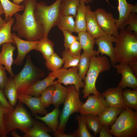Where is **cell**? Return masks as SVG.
Instances as JSON below:
<instances>
[{"instance_id": "7dc6e473", "label": "cell", "mask_w": 137, "mask_h": 137, "mask_svg": "<svg viewBox=\"0 0 137 137\" xmlns=\"http://www.w3.org/2000/svg\"><path fill=\"white\" fill-rule=\"evenodd\" d=\"M52 134L56 137H74L73 133L67 134L64 132H58L57 131L53 132Z\"/></svg>"}, {"instance_id": "9f6ffc18", "label": "cell", "mask_w": 137, "mask_h": 137, "mask_svg": "<svg viewBox=\"0 0 137 137\" xmlns=\"http://www.w3.org/2000/svg\"><path fill=\"white\" fill-rule=\"evenodd\" d=\"M0 137H2L1 131L0 129Z\"/></svg>"}, {"instance_id": "d6986e66", "label": "cell", "mask_w": 137, "mask_h": 137, "mask_svg": "<svg viewBox=\"0 0 137 137\" xmlns=\"http://www.w3.org/2000/svg\"><path fill=\"white\" fill-rule=\"evenodd\" d=\"M117 0L119 17L116 25L118 30L125 28L129 14L132 12H137V5L129 4L126 0Z\"/></svg>"}, {"instance_id": "9c48e42d", "label": "cell", "mask_w": 137, "mask_h": 137, "mask_svg": "<svg viewBox=\"0 0 137 137\" xmlns=\"http://www.w3.org/2000/svg\"><path fill=\"white\" fill-rule=\"evenodd\" d=\"M78 72L77 66L71 67L69 69L60 68L52 72L56 78L58 79V82L65 85H73L76 91L79 92L80 88L84 87L85 83L79 76Z\"/></svg>"}, {"instance_id": "f1b7e54d", "label": "cell", "mask_w": 137, "mask_h": 137, "mask_svg": "<svg viewBox=\"0 0 137 137\" xmlns=\"http://www.w3.org/2000/svg\"><path fill=\"white\" fill-rule=\"evenodd\" d=\"M54 43L48 38H43L40 40L34 49L41 52L46 60L55 53L54 49Z\"/></svg>"}, {"instance_id": "9a60e30c", "label": "cell", "mask_w": 137, "mask_h": 137, "mask_svg": "<svg viewBox=\"0 0 137 137\" xmlns=\"http://www.w3.org/2000/svg\"><path fill=\"white\" fill-rule=\"evenodd\" d=\"M56 78L52 72L46 77L36 82L21 94L39 97L42 92L47 87L58 82L57 81L54 80Z\"/></svg>"}, {"instance_id": "52a82bcc", "label": "cell", "mask_w": 137, "mask_h": 137, "mask_svg": "<svg viewBox=\"0 0 137 137\" xmlns=\"http://www.w3.org/2000/svg\"><path fill=\"white\" fill-rule=\"evenodd\" d=\"M44 75L43 72L34 65L30 55H28L23 68L18 73L14 75L13 77L18 94H21L40 80Z\"/></svg>"}, {"instance_id": "f907efd6", "label": "cell", "mask_w": 137, "mask_h": 137, "mask_svg": "<svg viewBox=\"0 0 137 137\" xmlns=\"http://www.w3.org/2000/svg\"><path fill=\"white\" fill-rule=\"evenodd\" d=\"M5 20L3 19L0 15V28H1L6 23Z\"/></svg>"}, {"instance_id": "ee69618b", "label": "cell", "mask_w": 137, "mask_h": 137, "mask_svg": "<svg viewBox=\"0 0 137 137\" xmlns=\"http://www.w3.org/2000/svg\"><path fill=\"white\" fill-rule=\"evenodd\" d=\"M6 70L4 67L0 64V88L3 91L8 80Z\"/></svg>"}, {"instance_id": "4dcf8cb0", "label": "cell", "mask_w": 137, "mask_h": 137, "mask_svg": "<svg viewBox=\"0 0 137 137\" xmlns=\"http://www.w3.org/2000/svg\"><path fill=\"white\" fill-rule=\"evenodd\" d=\"M14 22V18H11L0 28V46L7 42L15 44L11 33V27Z\"/></svg>"}, {"instance_id": "836d02e7", "label": "cell", "mask_w": 137, "mask_h": 137, "mask_svg": "<svg viewBox=\"0 0 137 137\" xmlns=\"http://www.w3.org/2000/svg\"><path fill=\"white\" fill-rule=\"evenodd\" d=\"M76 119L78 123V129L73 133L74 137H94L89 131L83 115H77Z\"/></svg>"}, {"instance_id": "c3c4849f", "label": "cell", "mask_w": 137, "mask_h": 137, "mask_svg": "<svg viewBox=\"0 0 137 137\" xmlns=\"http://www.w3.org/2000/svg\"><path fill=\"white\" fill-rule=\"evenodd\" d=\"M131 68L135 76H137V61H136L129 65H128Z\"/></svg>"}, {"instance_id": "816d5d0a", "label": "cell", "mask_w": 137, "mask_h": 137, "mask_svg": "<svg viewBox=\"0 0 137 137\" xmlns=\"http://www.w3.org/2000/svg\"><path fill=\"white\" fill-rule=\"evenodd\" d=\"M24 0H12L13 3L18 5H20V3Z\"/></svg>"}, {"instance_id": "bcb514c9", "label": "cell", "mask_w": 137, "mask_h": 137, "mask_svg": "<svg viewBox=\"0 0 137 137\" xmlns=\"http://www.w3.org/2000/svg\"><path fill=\"white\" fill-rule=\"evenodd\" d=\"M110 127L107 125L101 126L99 132L100 137H112V135L109 132Z\"/></svg>"}, {"instance_id": "60d3db41", "label": "cell", "mask_w": 137, "mask_h": 137, "mask_svg": "<svg viewBox=\"0 0 137 137\" xmlns=\"http://www.w3.org/2000/svg\"><path fill=\"white\" fill-rule=\"evenodd\" d=\"M61 31L64 36V46L65 49H68L70 46L73 42L78 41L77 37L73 35L72 33L65 30Z\"/></svg>"}, {"instance_id": "484cf974", "label": "cell", "mask_w": 137, "mask_h": 137, "mask_svg": "<svg viewBox=\"0 0 137 137\" xmlns=\"http://www.w3.org/2000/svg\"><path fill=\"white\" fill-rule=\"evenodd\" d=\"M80 0H62L60 6L61 15H72L75 17Z\"/></svg>"}, {"instance_id": "7a4b0ae2", "label": "cell", "mask_w": 137, "mask_h": 137, "mask_svg": "<svg viewBox=\"0 0 137 137\" xmlns=\"http://www.w3.org/2000/svg\"><path fill=\"white\" fill-rule=\"evenodd\" d=\"M115 62L129 65L137 61V34L125 28L116 37Z\"/></svg>"}, {"instance_id": "cb8c5ba5", "label": "cell", "mask_w": 137, "mask_h": 137, "mask_svg": "<svg viewBox=\"0 0 137 137\" xmlns=\"http://www.w3.org/2000/svg\"><path fill=\"white\" fill-rule=\"evenodd\" d=\"M51 132L46 125L38 119L35 120L33 124L30 129L24 133L23 137H51L48 133Z\"/></svg>"}, {"instance_id": "5bb4252c", "label": "cell", "mask_w": 137, "mask_h": 137, "mask_svg": "<svg viewBox=\"0 0 137 137\" xmlns=\"http://www.w3.org/2000/svg\"><path fill=\"white\" fill-rule=\"evenodd\" d=\"M114 67L116 69L117 73L122 76L121 80L118 86L123 89L126 87L133 89L137 88V77L128 64L119 63Z\"/></svg>"}, {"instance_id": "11a10c76", "label": "cell", "mask_w": 137, "mask_h": 137, "mask_svg": "<svg viewBox=\"0 0 137 137\" xmlns=\"http://www.w3.org/2000/svg\"><path fill=\"white\" fill-rule=\"evenodd\" d=\"M93 0H87V1H88V2H89V3L91 2H92ZM107 1V0H106Z\"/></svg>"}, {"instance_id": "5b68a950", "label": "cell", "mask_w": 137, "mask_h": 137, "mask_svg": "<svg viewBox=\"0 0 137 137\" xmlns=\"http://www.w3.org/2000/svg\"><path fill=\"white\" fill-rule=\"evenodd\" d=\"M61 1L56 0L49 6L43 2L35 3L34 15L36 21L43 27V38H48L50 30L56 25L60 16L59 9Z\"/></svg>"}, {"instance_id": "8fae6325", "label": "cell", "mask_w": 137, "mask_h": 137, "mask_svg": "<svg viewBox=\"0 0 137 137\" xmlns=\"http://www.w3.org/2000/svg\"><path fill=\"white\" fill-rule=\"evenodd\" d=\"M96 19L102 30L106 34L116 36L119 32L116 23L117 20L111 13L107 12L103 8H99L95 11Z\"/></svg>"}, {"instance_id": "83f0119b", "label": "cell", "mask_w": 137, "mask_h": 137, "mask_svg": "<svg viewBox=\"0 0 137 137\" xmlns=\"http://www.w3.org/2000/svg\"><path fill=\"white\" fill-rule=\"evenodd\" d=\"M68 91L67 88L63 86L61 84L57 82L55 84L52 102V104L54 105L55 108H59L60 105L63 103Z\"/></svg>"}, {"instance_id": "603a6c76", "label": "cell", "mask_w": 137, "mask_h": 137, "mask_svg": "<svg viewBox=\"0 0 137 137\" xmlns=\"http://www.w3.org/2000/svg\"><path fill=\"white\" fill-rule=\"evenodd\" d=\"M59 111V108H55L51 112L47 113L44 117L36 114L34 116L36 119L44 122L51 130V132L57 131L59 123L58 120Z\"/></svg>"}, {"instance_id": "e575fe53", "label": "cell", "mask_w": 137, "mask_h": 137, "mask_svg": "<svg viewBox=\"0 0 137 137\" xmlns=\"http://www.w3.org/2000/svg\"><path fill=\"white\" fill-rule=\"evenodd\" d=\"M83 115L88 129L93 131L95 135L98 134L101 126L98 115L93 114Z\"/></svg>"}, {"instance_id": "f546056e", "label": "cell", "mask_w": 137, "mask_h": 137, "mask_svg": "<svg viewBox=\"0 0 137 137\" xmlns=\"http://www.w3.org/2000/svg\"><path fill=\"white\" fill-rule=\"evenodd\" d=\"M3 8L5 15V20L7 22L15 13L24 9L23 5L16 4L9 0H0Z\"/></svg>"}, {"instance_id": "d6a6232c", "label": "cell", "mask_w": 137, "mask_h": 137, "mask_svg": "<svg viewBox=\"0 0 137 137\" xmlns=\"http://www.w3.org/2000/svg\"><path fill=\"white\" fill-rule=\"evenodd\" d=\"M72 15H61L56 25L61 30H65L72 33L75 32V21Z\"/></svg>"}, {"instance_id": "7bdbcfd3", "label": "cell", "mask_w": 137, "mask_h": 137, "mask_svg": "<svg viewBox=\"0 0 137 137\" xmlns=\"http://www.w3.org/2000/svg\"><path fill=\"white\" fill-rule=\"evenodd\" d=\"M71 54L75 56H80L81 47L78 41H76L72 43L68 48Z\"/></svg>"}, {"instance_id": "d590c367", "label": "cell", "mask_w": 137, "mask_h": 137, "mask_svg": "<svg viewBox=\"0 0 137 137\" xmlns=\"http://www.w3.org/2000/svg\"><path fill=\"white\" fill-rule=\"evenodd\" d=\"M90 56L83 52L80 55L78 66V74L80 77L84 81L90 66Z\"/></svg>"}, {"instance_id": "db71d44e", "label": "cell", "mask_w": 137, "mask_h": 137, "mask_svg": "<svg viewBox=\"0 0 137 137\" xmlns=\"http://www.w3.org/2000/svg\"><path fill=\"white\" fill-rule=\"evenodd\" d=\"M80 1H82L84 2L86 4H88L89 2L87 1V0H80Z\"/></svg>"}, {"instance_id": "277c9868", "label": "cell", "mask_w": 137, "mask_h": 137, "mask_svg": "<svg viewBox=\"0 0 137 137\" xmlns=\"http://www.w3.org/2000/svg\"><path fill=\"white\" fill-rule=\"evenodd\" d=\"M111 66L108 59L105 56H90V66L84 80L83 98H87L91 94L96 96L101 95L96 89V82L99 74L110 70Z\"/></svg>"}, {"instance_id": "4316f807", "label": "cell", "mask_w": 137, "mask_h": 137, "mask_svg": "<svg viewBox=\"0 0 137 137\" xmlns=\"http://www.w3.org/2000/svg\"><path fill=\"white\" fill-rule=\"evenodd\" d=\"M4 92L9 104L14 108L17 104L18 93L13 77H8V81L4 88Z\"/></svg>"}, {"instance_id": "7402d4cb", "label": "cell", "mask_w": 137, "mask_h": 137, "mask_svg": "<svg viewBox=\"0 0 137 137\" xmlns=\"http://www.w3.org/2000/svg\"><path fill=\"white\" fill-rule=\"evenodd\" d=\"M122 110L116 107H108L101 114L98 115L101 126L112 125Z\"/></svg>"}, {"instance_id": "b9f144b4", "label": "cell", "mask_w": 137, "mask_h": 137, "mask_svg": "<svg viewBox=\"0 0 137 137\" xmlns=\"http://www.w3.org/2000/svg\"><path fill=\"white\" fill-rule=\"evenodd\" d=\"M10 110L0 103V129L2 137H7V135L5 133L4 124V116L5 114L9 112Z\"/></svg>"}, {"instance_id": "d4e9b609", "label": "cell", "mask_w": 137, "mask_h": 137, "mask_svg": "<svg viewBox=\"0 0 137 137\" xmlns=\"http://www.w3.org/2000/svg\"><path fill=\"white\" fill-rule=\"evenodd\" d=\"M85 3L80 1L75 16V32L87 31Z\"/></svg>"}, {"instance_id": "2e32d148", "label": "cell", "mask_w": 137, "mask_h": 137, "mask_svg": "<svg viewBox=\"0 0 137 137\" xmlns=\"http://www.w3.org/2000/svg\"><path fill=\"white\" fill-rule=\"evenodd\" d=\"M123 89L117 86L112 87L101 94L109 106H113L123 109L125 108L122 94Z\"/></svg>"}, {"instance_id": "ba28073f", "label": "cell", "mask_w": 137, "mask_h": 137, "mask_svg": "<svg viewBox=\"0 0 137 137\" xmlns=\"http://www.w3.org/2000/svg\"><path fill=\"white\" fill-rule=\"evenodd\" d=\"M67 88L68 93L60 116V123L57 130L58 132H64L70 116L74 113L79 112L80 107L83 103L80 99L79 92L76 91L74 85L71 84Z\"/></svg>"}, {"instance_id": "e0dca14e", "label": "cell", "mask_w": 137, "mask_h": 137, "mask_svg": "<svg viewBox=\"0 0 137 137\" xmlns=\"http://www.w3.org/2000/svg\"><path fill=\"white\" fill-rule=\"evenodd\" d=\"M85 7L87 31L95 39L106 35L98 24L95 11H92L90 6Z\"/></svg>"}, {"instance_id": "681fc988", "label": "cell", "mask_w": 137, "mask_h": 137, "mask_svg": "<svg viewBox=\"0 0 137 137\" xmlns=\"http://www.w3.org/2000/svg\"><path fill=\"white\" fill-rule=\"evenodd\" d=\"M12 136L14 137H21L20 135H19L16 132L13 130L10 132Z\"/></svg>"}, {"instance_id": "1f68e13d", "label": "cell", "mask_w": 137, "mask_h": 137, "mask_svg": "<svg viewBox=\"0 0 137 137\" xmlns=\"http://www.w3.org/2000/svg\"><path fill=\"white\" fill-rule=\"evenodd\" d=\"M124 104L126 107L133 110H137V88L123 90Z\"/></svg>"}, {"instance_id": "f5cc1de1", "label": "cell", "mask_w": 137, "mask_h": 137, "mask_svg": "<svg viewBox=\"0 0 137 137\" xmlns=\"http://www.w3.org/2000/svg\"><path fill=\"white\" fill-rule=\"evenodd\" d=\"M4 13V12L3 8L0 2V15Z\"/></svg>"}, {"instance_id": "8d00e7d4", "label": "cell", "mask_w": 137, "mask_h": 137, "mask_svg": "<svg viewBox=\"0 0 137 137\" xmlns=\"http://www.w3.org/2000/svg\"><path fill=\"white\" fill-rule=\"evenodd\" d=\"M62 56L64 63L63 68L67 69L69 67L78 66L80 56L73 55L70 52L69 49H65L63 52Z\"/></svg>"}, {"instance_id": "74e56055", "label": "cell", "mask_w": 137, "mask_h": 137, "mask_svg": "<svg viewBox=\"0 0 137 137\" xmlns=\"http://www.w3.org/2000/svg\"><path fill=\"white\" fill-rule=\"evenodd\" d=\"M63 63L62 59L55 53L46 60L45 63L46 67L52 72L55 71L60 68Z\"/></svg>"}, {"instance_id": "6da1fadb", "label": "cell", "mask_w": 137, "mask_h": 137, "mask_svg": "<svg viewBox=\"0 0 137 137\" xmlns=\"http://www.w3.org/2000/svg\"><path fill=\"white\" fill-rule=\"evenodd\" d=\"M36 2V0H24L23 2L25 6L23 13L21 14L17 12L14 14L16 21L12 30L17 32L18 37L28 41L40 40L44 37L43 27L36 21L34 15Z\"/></svg>"}, {"instance_id": "3957f363", "label": "cell", "mask_w": 137, "mask_h": 137, "mask_svg": "<svg viewBox=\"0 0 137 137\" xmlns=\"http://www.w3.org/2000/svg\"><path fill=\"white\" fill-rule=\"evenodd\" d=\"M34 121L23 103L19 100L15 108L10 110L4 116L6 134L7 135L11 131L16 129H20L25 133L32 127Z\"/></svg>"}, {"instance_id": "ab89813d", "label": "cell", "mask_w": 137, "mask_h": 137, "mask_svg": "<svg viewBox=\"0 0 137 137\" xmlns=\"http://www.w3.org/2000/svg\"><path fill=\"white\" fill-rule=\"evenodd\" d=\"M136 12H132L129 15L126 25H128L127 30L134 31V33L137 34V14Z\"/></svg>"}, {"instance_id": "f6af8a7d", "label": "cell", "mask_w": 137, "mask_h": 137, "mask_svg": "<svg viewBox=\"0 0 137 137\" xmlns=\"http://www.w3.org/2000/svg\"><path fill=\"white\" fill-rule=\"evenodd\" d=\"M0 103L5 107L10 110H13L14 108L7 101L6 98L4 91L0 88Z\"/></svg>"}, {"instance_id": "7c38bea8", "label": "cell", "mask_w": 137, "mask_h": 137, "mask_svg": "<svg viewBox=\"0 0 137 137\" xmlns=\"http://www.w3.org/2000/svg\"><path fill=\"white\" fill-rule=\"evenodd\" d=\"M11 35L18 49L17 55L13 61V64L19 66L22 65L27 55L30 51L35 49L40 40H24L18 37L14 33H11Z\"/></svg>"}, {"instance_id": "44dd1931", "label": "cell", "mask_w": 137, "mask_h": 137, "mask_svg": "<svg viewBox=\"0 0 137 137\" xmlns=\"http://www.w3.org/2000/svg\"><path fill=\"white\" fill-rule=\"evenodd\" d=\"M78 40L80 43L83 52L90 56H97L96 51L94 49L95 43V39L86 31L80 32L78 33Z\"/></svg>"}, {"instance_id": "8992f818", "label": "cell", "mask_w": 137, "mask_h": 137, "mask_svg": "<svg viewBox=\"0 0 137 137\" xmlns=\"http://www.w3.org/2000/svg\"><path fill=\"white\" fill-rule=\"evenodd\" d=\"M109 132L116 137L137 136V112L125 105Z\"/></svg>"}, {"instance_id": "30bf717a", "label": "cell", "mask_w": 137, "mask_h": 137, "mask_svg": "<svg viewBox=\"0 0 137 137\" xmlns=\"http://www.w3.org/2000/svg\"><path fill=\"white\" fill-rule=\"evenodd\" d=\"M81 106L79 112L81 115L93 114L98 115L108 107L104 97L101 95H89Z\"/></svg>"}, {"instance_id": "f35d334b", "label": "cell", "mask_w": 137, "mask_h": 137, "mask_svg": "<svg viewBox=\"0 0 137 137\" xmlns=\"http://www.w3.org/2000/svg\"><path fill=\"white\" fill-rule=\"evenodd\" d=\"M55 84L51 85L46 88L41 94L40 97L43 106L45 108L49 107L52 102Z\"/></svg>"}, {"instance_id": "ac0fdd59", "label": "cell", "mask_w": 137, "mask_h": 137, "mask_svg": "<svg viewBox=\"0 0 137 137\" xmlns=\"http://www.w3.org/2000/svg\"><path fill=\"white\" fill-rule=\"evenodd\" d=\"M17 98L28 107L33 115L37 114L45 115L48 113L42 105L40 97H33L30 95L18 94Z\"/></svg>"}, {"instance_id": "ffe728a7", "label": "cell", "mask_w": 137, "mask_h": 137, "mask_svg": "<svg viewBox=\"0 0 137 137\" xmlns=\"http://www.w3.org/2000/svg\"><path fill=\"white\" fill-rule=\"evenodd\" d=\"M2 48L0 53V64L3 65L11 77H13L11 66L13 64V52L15 49V46H13L12 43L7 42L2 44Z\"/></svg>"}, {"instance_id": "4fadbf2b", "label": "cell", "mask_w": 137, "mask_h": 137, "mask_svg": "<svg viewBox=\"0 0 137 137\" xmlns=\"http://www.w3.org/2000/svg\"><path fill=\"white\" fill-rule=\"evenodd\" d=\"M116 37L106 34L101 36L95 39V43L98 46L96 51L97 56L105 54L109 56L110 59L111 65L113 67L115 65V62L114 48L112 43L115 42Z\"/></svg>"}]
</instances>
